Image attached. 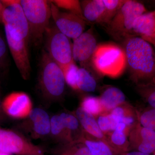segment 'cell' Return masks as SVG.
Returning <instances> with one entry per match:
<instances>
[{"label":"cell","mask_w":155,"mask_h":155,"mask_svg":"<svg viewBox=\"0 0 155 155\" xmlns=\"http://www.w3.org/2000/svg\"><path fill=\"white\" fill-rule=\"evenodd\" d=\"M97 42L92 28L83 32L73 40L72 56L73 60L80 63L82 68L88 70L92 58L96 49Z\"/></svg>","instance_id":"7c38bea8"},{"label":"cell","mask_w":155,"mask_h":155,"mask_svg":"<svg viewBox=\"0 0 155 155\" xmlns=\"http://www.w3.org/2000/svg\"><path fill=\"white\" fill-rule=\"evenodd\" d=\"M2 102H1V101H0V114H1V111H2Z\"/></svg>","instance_id":"74e56055"},{"label":"cell","mask_w":155,"mask_h":155,"mask_svg":"<svg viewBox=\"0 0 155 155\" xmlns=\"http://www.w3.org/2000/svg\"><path fill=\"white\" fill-rule=\"evenodd\" d=\"M78 143L85 144L91 155H119L106 142L92 137L84 132Z\"/></svg>","instance_id":"7402d4cb"},{"label":"cell","mask_w":155,"mask_h":155,"mask_svg":"<svg viewBox=\"0 0 155 155\" xmlns=\"http://www.w3.org/2000/svg\"><path fill=\"white\" fill-rule=\"evenodd\" d=\"M110 113L118 123H124L130 130L139 122L138 110L127 102L116 107Z\"/></svg>","instance_id":"ac0fdd59"},{"label":"cell","mask_w":155,"mask_h":155,"mask_svg":"<svg viewBox=\"0 0 155 155\" xmlns=\"http://www.w3.org/2000/svg\"><path fill=\"white\" fill-rule=\"evenodd\" d=\"M130 130L124 123H119L116 130L106 135L108 144L119 155L130 151L128 136Z\"/></svg>","instance_id":"9a60e30c"},{"label":"cell","mask_w":155,"mask_h":155,"mask_svg":"<svg viewBox=\"0 0 155 155\" xmlns=\"http://www.w3.org/2000/svg\"><path fill=\"white\" fill-rule=\"evenodd\" d=\"M80 3L84 17L87 22L103 25L106 12L103 0H84Z\"/></svg>","instance_id":"e0dca14e"},{"label":"cell","mask_w":155,"mask_h":155,"mask_svg":"<svg viewBox=\"0 0 155 155\" xmlns=\"http://www.w3.org/2000/svg\"><path fill=\"white\" fill-rule=\"evenodd\" d=\"M60 155H91L88 148L82 143H77L64 146Z\"/></svg>","instance_id":"1f68e13d"},{"label":"cell","mask_w":155,"mask_h":155,"mask_svg":"<svg viewBox=\"0 0 155 155\" xmlns=\"http://www.w3.org/2000/svg\"><path fill=\"white\" fill-rule=\"evenodd\" d=\"M143 39L148 42L151 45H153L155 47V35L150 37L146 38H143Z\"/></svg>","instance_id":"d590c367"},{"label":"cell","mask_w":155,"mask_h":155,"mask_svg":"<svg viewBox=\"0 0 155 155\" xmlns=\"http://www.w3.org/2000/svg\"></svg>","instance_id":"60d3db41"},{"label":"cell","mask_w":155,"mask_h":155,"mask_svg":"<svg viewBox=\"0 0 155 155\" xmlns=\"http://www.w3.org/2000/svg\"><path fill=\"white\" fill-rule=\"evenodd\" d=\"M96 119L100 129L105 135L116 130L119 124L110 113L101 114Z\"/></svg>","instance_id":"f1b7e54d"},{"label":"cell","mask_w":155,"mask_h":155,"mask_svg":"<svg viewBox=\"0 0 155 155\" xmlns=\"http://www.w3.org/2000/svg\"><path fill=\"white\" fill-rule=\"evenodd\" d=\"M66 84L61 67L44 50L38 76V87L42 96L51 101H59L64 95Z\"/></svg>","instance_id":"7a4b0ae2"},{"label":"cell","mask_w":155,"mask_h":155,"mask_svg":"<svg viewBox=\"0 0 155 155\" xmlns=\"http://www.w3.org/2000/svg\"><path fill=\"white\" fill-rule=\"evenodd\" d=\"M123 41L130 79L136 86H155V51L152 45L135 35Z\"/></svg>","instance_id":"6da1fadb"},{"label":"cell","mask_w":155,"mask_h":155,"mask_svg":"<svg viewBox=\"0 0 155 155\" xmlns=\"http://www.w3.org/2000/svg\"><path fill=\"white\" fill-rule=\"evenodd\" d=\"M50 2L51 17L61 32L73 40L83 33L87 23L86 21L70 12H62L53 3Z\"/></svg>","instance_id":"9c48e42d"},{"label":"cell","mask_w":155,"mask_h":155,"mask_svg":"<svg viewBox=\"0 0 155 155\" xmlns=\"http://www.w3.org/2000/svg\"><path fill=\"white\" fill-rule=\"evenodd\" d=\"M102 106L104 114L109 113L116 107L126 102V97L120 89L114 86L107 87L99 97Z\"/></svg>","instance_id":"d6986e66"},{"label":"cell","mask_w":155,"mask_h":155,"mask_svg":"<svg viewBox=\"0 0 155 155\" xmlns=\"http://www.w3.org/2000/svg\"><path fill=\"white\" fill-rule=\"evenodd\" d=\"M61 68L63 71L66 84L73 90L78 91L76 84V78L79 67L75 64V61L73 60L68 65Z\"/></svg>","instance_id":"83f0119b"},{"label":"cell","mask_w":155,"mask_h":155,"mask_svg":"<svg viewBox=\"0 0 155 155\" xmlns=\"http://www.w3.org/2000/svg\"><path fill=\"white\" fill-rule=\"evenodd\" d=\"M5 33L7 44L17 68L22 78L28 80L31 71L28 52L29 42L14 39L7 32Z\"/></svg>","instance_id":"4fadbf2b"},{"label":"cell","mask_w":155,"mask_h":155,"mask_svg":"<svg viewBox=\"0 0 155 155\" xmlns=\"http://www.w3.org/2000/svg\"><path fill=\"white\" fill-rule=\"evenodd\" d=\"M127 0H103L106 7V12L103 25L106 26L110 23Z\"/></svg>","instance_id":"4316f807"},{"label":"cell","mask_w":155,"mask_h":155,"mask_svg":"<svg viewBox=\"0 0 155 155\" xmlns=\"http://www.w3.org/2000/svg\"><path fill=\"white\" fill-rule=\"evenodd\" d=\"M21 126L23 131L31 138L44 139L50 135L51 117L42 108H33Z\"/></svg>","instance_id":"30bf717a"},{"label":"cell","mask_w":155,"mask_h":155,"mask_svg":"<svg viewBox=\"0 0 155 155\" xmlns=\"http://www.w3.org/2000/svg\"><path fill=\"white\" fill-rule=\"evenodd\" d=\"M5 9V5L2 2V1H0V23H3V14Z\"/></svg>","instance_id":"e575fe53"},{"label":"cell","mask_w":155,"mask_h":155,"mask_svg":"<svg viewBox=\"0 0 155 155\" xmlns=\"http://www.w3.org/2000/svg\"><path fill=\"white\" fill-rule=\"evenodd\" d=\"M50 135L56 141L64 144V146L69 144L65 126L59 114L51 117Z\"/></svg>","instance_id":"cb8c5ba5"},{"label":"cell","mask_w":155,"mask_h":155,"mask_svg":"<svg viewBox=\"0 0 155 155\" xmlns=\"http://www.w3.org/2000/svg\"><path fill=\"white\" fill-rule=\"evenodd\" d=\"M153 155H155V152L154 153H153Z\"/></svg>","instance_id":"f35d334b"},{"label":"cell","mask_w":155,"mask_h":155,"mask_svg":"<svg viewBox=\"0 0 155 155\" xmlns=\"http://www.w3.org/2000/svg\"><path fill=\"white\" fill-rule=\"evenodd\" d=\"M121 155H151L145 153L135 151H130L127 152Z\"/></svg>","instance_id":"836d02e7"},{"label":"cell","mask_w":155,"mask_h":155,"mask_svg":"<svg viewBox=\"0 0 155 155\" xmlns=\"http://www.w3.org/2000/svg\"><path fill=\"white\" fill-rule=\"evenodd\" d=\"M73 113L77 117L81 126L85 133L92 137L103 140L107 143L106 135L100 129L96 119L94 117L84 111L80 107L78 108Z\"/></svg>","instance_id":"2e32d148"},{"label":"cell","mask_w":155,"mask_h":155,"mask_svg":"<svg viewBox=\"0 0 155 155\" xmlns=\"http://www.w3.org/2000/svg\"><path fill=\"white\" fill-rule=\"evenodd\" d=\"M136 89L139 95L148 103L150 107L155 108V86H136Z\"/></svg>","instance_id":"4dcf8cb0"},{"label":"cell","mask_w":155,"mask_h":155,"mask_svg":"<svg viewBox=\"0 0 155 155\" xmlns=\"http://www.w3.org/2000/svg\"><path fill=\"white\" fill-rule=\"evenodd\" d=\"M45 35L46 51L60 67L66 66L73 61L72 43L55 25H50Z\"/></svg>","instance_id":"52a82bcc"},{"label":"cell","mask_w":155,"mask_h":155,"mask_svg":"<svg viewBox=\"0 0 155 155\" xmlns=\"http://www.w3.org/2000/svg\"><path fill=\"white\" fill-rule=\"evenodd\" d=\"M128 140L130 151L150 155L155 152V131L143 127L139 122L130 130Z\"/></svg>","instance_id":"5bb4252c"},{"label":"cell","mask_w":155,"mask_h":155,"mask_svg":"<svg viewBox=\"0 0 155 155\" xmlns=\"http://www.w3.org/2000/svg\"><path fill=\"white\" fill-rule=\"evenodd\" d=\"M0 152L10 155H42L43 151L20 133L0 128Z\"/></svg>","instance_id":"ba28073f"},{"label":"cell","mask_w":155,"mask_h":155,"mask_svg":"<svg viewBox=\"0 0 155 155\" xmlns=\"http://www.w3.org/2000/svg\"><path fill=\"white\" fill-rule=\"evenodd\" d=\"M2 109L6 115L15 119H25L33 108L30 96L23 91H14L5 97L2 102Z\"/></svg>","instance_id":"8fae6325"},{"label":"cell","mask_w":155,"mask_h":155,"mask_svg":"<svg viewBox=\"0 0 155 155\" xmlns=\"http://www.w3.org/2000/svg\"><path fill=\"white\" fill-rule=\"evenodd\" d=\"M7 55L6 43L0 34V69H2L5 62Z\"/></svg>","instance_id":"d6a6232c"},{"label":"cell","mask_w":155,"mask_h":155,"mask_svg":"<svg viewBox=\"0 0 155 155\" xmlns=\"http://www.w3.org/2000/svg\"><path fill=\"white\" fill-rule=\"evenodd\" d=\"M59 115L65 126L69 145L78 143L84 131L77 117L73 113L69 112H63Z\"/></svg>","instance_id":"44dd1931"},{"label":"cell","mask_w":155,"mask_h":155,"mask_svg":"<svg viewBox=\"0 0 155 155\" xmlns=\"http://www.w3.org/2000/svg\"><path fill=\"white\" fill-rule=\"evenodd\" d=\"M0 155H11L8 154L6 153H4L0 152Z\"/></svg>","instance_id":"8d00e7d4"},{"label":"cell","mask_w":155,"mask_h":155,"mask_svg":"<svg viewBox=\"0 0 155 155\" xmlns=\"http://www.w3.org/2000/svg\"><path fill=\"white\" fill-rule=\"evenodd\" d=\"M44 155V154H43Z\"/></svg>","instance_id":"ab89813d"},{"label":"cell","mask_w":155,"mask_h":155,"mask_svg":"<svg viewBox=\"0 0 155 155\" xmlns=\"http://www.w3.org/2000/svg\"><path fill=\"white\" fill-rule=\"evenodd\" d=\"M147 13L143 4L136 1L127 0L109 24L107 32L116 40L124 41L134 35L133 27L136 19Z\"/></svg>","instance_id":"5b68a950"},{"label":"cell","mask_w":155,"mask_h":155,"mask_svg":"<svg viewBox=\"0 0 155 155\" xmlns=\"http://www.w3.org/2000/svg\"><path fill=\"white\" fill-rule=\"evenodd\" d=\"M20 5L28 22L30 40L39 45L50 25L51 14L49 1L21 0Z\"/></svg>","instance_id":"277c9868"},{"label":"cell","mask_w":155,"mask_h":155,"mask_svg":"<svg viewBox=\"0 0 155 155\" xmlns=\"http://www.w3.org/2000/svg\"><path fill=\"white\" fill-rule=\"evenodd\" d=\"M5 5L3 24L5 32L14 39L29 42L28 22L20 5L19 0L2 1Z\"/></svg>","instance_id":"8992f818"},{"label":"cell","mask_w":155,"mask_h":155,"mask_svg":"<svg viewBox=\"0 0 155 155\" xmlns=\"http://www.w3.org/2000/svg\"><path fill=\"white\" fill-rule=\"evenodd\" d=\"M93 68L104 76L116 78L126 68V58L123 48L111 43L97 45L92 58Z\"/></svg>","instance_id":"3957f363"},{"label":"cell","mask_w":155,"mask_h":155,"mask_svg":"<svg viewBox=\"0 0 155 155\" xmlns=\"http://www.w3.org/2000/svg\"><path fill=\"white\" fill-rule=\"evenodd\" d=\"M50 2L59 8L65 9L68 11V12L75 14L87 22L84 17L80 1L78 0H52Z\"/></svg>","instance_id":"484cf974"},{"label":"cell","mask_w":155,"mask_h":155,"mask_svg":"<svg viewBox=\"0 0 155 155\" xmlns=\"http://www.w3.org/2000/svg\"><path fill=\"white\" fill-rule=\"evenodd\" d=\"M84 111L96 118L104 114L102 106L99 97L86 96L83 97L80 103V107Z\"/></svg>","instance_id":"d4e9b609"},{"label":"cell","mask_w":155,"mask_h":155,"mask_svg":"<svg viewBox=\"0 0 155 155\" xmlns=\"http://www.w3.org/2000/svg\"><path fill=\"white\" fill-rule=\"evenodd\" d=\"M76 84L78 91L92 92L96 90V81L90 72L85 68H78L76 78Z\"/></svg>","instance_id":"603a6c76"},{"label":"cell","mask_w":155,"mask_h":155,"mask_svg":"<svg viewBox=\"0 0 155 155\" xmlns=\"http://www.w3.org/2000/svg\"><path fill=\"white\" fill-rule=\"evenodd\" d=\"M138 121L143 127L155 131V108L150 107L138 111Z\"/></svg>","instance_id":"f546056e"},{"label":"cell","mask_w":155,"mask_h":155,"mask_svg":"<svg viewBox=\"0 0 155 155\" xmlns=\"http://www.w3.org/2000/svg\"><path fill=\"white\" fill-rule=\"evenodd\" d=\"M133 33L142 38L155 35V11L147 12L136 19Z\"/></svg>","instance_id":"ffe728a7"}]
</instances>
